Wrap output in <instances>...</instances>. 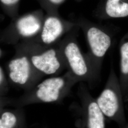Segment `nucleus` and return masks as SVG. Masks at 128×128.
Masks as SVG:
<instances>
[{
    "label": "nucleus",
    "instance_id": "20e7f679",
    "mask_svg": "<svg viewBox=\"0 0 128 128\" xmlns=\"http://www.w3.org/2000/svg\"><path fill=\"white\" fill-rule=\"evenodd\" d=\"M27 54L32 65L43 76H58L66 69L58 45L46 46L33 40L18 46Z\"/></svg>",
    "mask_w": 128,
    "mask_h": 128
},
{
    "label": "nucleus",
    "instance_id": "f8f14e48",
    "mask_svg": "<svg viewBox=\"0 0 128 128\" xmlns=\"http://www.w3.org/2000/svg\"><path fill=\"white\" fill-rule=\"evenodd\" d=\"M0 128H26V115L22 107L1 109Z\"/></svg>",
    "mask_w": 128,
    "mask_h": 128
},
{
    "label": "nucleus",
    "instance_id": "a211bd4d",
    "mask_svg": "<svg viewBox=\"0 0 128 128\" xmlns=\"http://www.w3.org/2000/svg\"><path fill=\"white\" fill-rule=\"evenodd\" d=\"M2 50L0 48V57L2 56Z\"/></svg>",
    "mask_w": 128,
    "mask_h": 128
},
{
    "label": "nucleus",
    "instance_id": "7ed1b4c3",
    "mask_svg": "<svg viewBox=\"0 0 128 128\" xmlns=\"http://www.w3.org/2000/svg\"><path fill=\"white\" fill-rule=\"evenodd\" d=\"M84 33L87 41L88 51L86 55L92 67L100 77L104 60L112 45L114 33L102 25L86 18L74 21Z\"/></svg>",
    "mask_w": 128,
    "mask_h": 128
},
{
    "label": "nucleus",
    "instance_id": "f3484780",
    "mask_svg": "<svg viewBox=\"0 0 128 128\" xmlns=\"http://www.w3.org/2000/svg\"><path fill=\"white\" fill-rule=\"evenodd\" d=\"M120 128H128V122H127V123L125 124V125H124L123 127Z\"/></svg>",
    "mask_w": 128,
    "mask_h": 128
},
{
    "label": "nucleus",
    "instance_id": "ddd939ff",
    "mask_svg": "<svg viewBox=\"0 0 128 128\" xmlns=\"http://www.w3.org/2000/svg\"><path fill=\"white\" fill-rule=\"evenodd\" d=\"M20 0H0V5L5 14L12 20L18 17Z\"/></svg>",
    "mask_w": 128,
    "mask_h": 128
},
{
    "label": "nucleus",
    "instance_id": "dca6fc26",
    "mask_svg": "<svg viewBox=\"0 0 128 128\" xmlns=\"http://www.w3.org/2000/svg\"><path fill=\"white\" fill-rule=\"evenodd\" d=\"M12 101L4 96H0V110L10 104Z\"/></svg>",
    "mask_w": 128,
    "mask_h": 128
},
{
    "label": "nucleus",
    "instance_id": "2eb2a0df",
    "mask_svg": "<svg viewBox=\"0 0 128 128\" xmlns=\"http://www.w3.org/2000/svg\"><path fill=\"white\" fill-rule=\"evenodd\" d=\"M8 90V82L4 72L0 66V96H4Z\"/></svg>",
    "mask_w": 128,
    "mask_h": 128
},
{
    "label": "nucleus",
    "instance_id": "0eeeda50",
    "mask_svg": "<svg viewBox=\"0 0 128 128\" xmlns=\"http://www.w3.org/2000/svg\"><path fill=\"white\" fill-rule=\"evenodd\" d=\"M78 96L80 102L79 116L76 120L78 128H105V117L92 96L87 84L79 82Z\"/></svg>",
    "mask_w": 128,
    "mask_h": 128
},
{
    "label": "nucleus",
    "instance_id": "6e6552de",
    "mask_svg": "<svg viewBox=\"0 0 128 128\" xmlns=\"http://www.w3.org/2000/svg\"><path fill=\"white\" fill-rule=\"evenodd\" d=\"M76 27L74 22L64 19L58 12L46 13L40 32L32 40L46 46L56 45Z\"/></svg>",
    "mask_w": 128,
    "mask_h": 128
},
{
    "label": "nucleus",
    "instance_id": "9d476101",
    "mask_svg": "<svg viewBox=\"0 0 128 128\" xmlns=\"http://www.w3.org/2000/svg\"><path fill=\"white\" fill-rule=\"evenodd\" d=\"M94 14L100 20L128 18V0H102Z\"/></svg>",
    "mask_w": 128,
    "mask_h": 128
},
{
    "label": "nucleus",
    "instance_id": "39448f33",
    "mask_svg": "<svg viewBox=\"0 0 128 128\" xmlns=\"http://www.w3.org/2000/svg\"><path fill=\"white\" fill-rule=\"evenodd\" d=\"M96 99L105 117L115 122L119 128L127 123L124 96L112 66L105 86Z\"/></svg>",
    "mask_w": 128,
    "mask_h": 128
},
{
    "label": "nucleus",
    "instance_id": "1a4fd4ad",
    "mask_svg": "<svg viewBox=\"0 0 128 128\" xmlns=\"http://www.w3.org/2000/svg\"><path fill=\"white\" fill-rule=\"evenodd\" d=\"M43 9L37 10L18 16L6 32L14 41L32 40L38 35L42 27L45 14Z\"/></svg>",
    "mask_w": 128,
    "mask_h": 128
},
{
    "label": "nucleus",
    "instance_id": "4468645a",
    "mask_svg": "<svg viewBox=\"0 0 128 128\" xmlns=\"http://www.w3.org/2000/svg\"><path fill=\"white\" fill-rule=\"evenodd\" d=\"M42 9L48 12H57L60 6L66 0H38ZM80 1L81 0H76Z\"/></svg>",
    "mask_w": 128,
    "mask_h": 128
},
{
    "label": "nucleus",
    "instance_id": "f257e3e1",
    "mask_svg": "<svg viewBox=\"0 0 128 128\" xmlns=\"http://www.w3.org/2000/svg\"><path fill=\"white\" fill-rule=\"evenodd\" d=\"M78 82L77 79L67 70L61 76H53L40 82L12 104L17 107H22L36 104L60 102Z\"/></svg>",
    "mask_w": 128,
    "mask_h": 128
},
{
    "label": "nucleus",
    "instance_id": "423d86ee",
    "mask_svg": "<svg viewBox=\"0 0 128 128\" xmlns=\"http://www.w3.org/2000/svg\"><path fill=\"white\" fill-rule=\"evenodd\" d=\"M17 48L16 55L8 64V77L14 86L28 91L40 82L44 76L33 66L27 54Z\"/></svg>",
    "mask_w": 128,
    "mask_h": 128
},
{
    "label": "nucleus",
    "instance_id": "9b49d317",
    "mask_svg": "<svg viewBox=\"0 0 128 128\" xmlns=\"http://www.w3.org/2000/svg\"><path fill=\"white\" fill-rule=\"evenodd\" d=\"M120 76L119 81L124 102L128 101V30L119 43Z\"/></svg>",
    "mask_w": 128,
    "mask_h": 128
},
{
    "label": "nucleus",
    "instance_id": "f03ea898",
    "mask_svg": "<svg viewBox=\"0 0 128 128\" xmlns=\"http://www.w3.org/2000/svg\"><path fill=\"white\" fill-rule=\"evenodd\" d=\"M78 27L67 34L58 43L64 58L66 70L77 79L79 82L94 86L100 77L97 75L88 60L86 53L81 50L78 43L76 32Z\"/></svg>",
    "mask_w": 128,
    "mask_h": 128
}]
</instances>
